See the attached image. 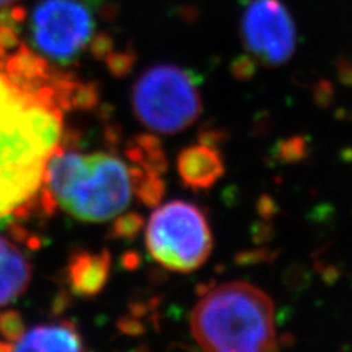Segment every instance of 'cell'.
Instances as JSON below:
<instances>
[{"instance_id": "6da1fadb", "label": "cell", "mask_w": 352, "mask_h": 352, "mask_svg": "<svg viewBox=\"0 0 352 352\" xmlns=\"http://www.w3.org/2000/svg\"><path fill=\"white\" fill-rule=\"evenodd\" d=\"M62 126L52 85L27 90L0 69V220L18 217L37 198Z\"/></svg>"}, {"instance_id": "7a4b0ae2", "label": "cell", "mask_w": 352, "mask_h": 352, "mask_svg": "<svg viewBox=\"0 0 352 352\" xmlns=\"http://www.w3.org/2000/svg\"><path fill=\"white\" fill-rule=\"evenodd\" d=\"M41 186L54 206L72 217L102 223L131 204L134 175L113 154H80L58 147L47 160Z\"/></svg>"}, {"instance_id": "3957f363", "label": "cell", "mask_w": 352, "mask_h": 352, "mask_svg": "<svg viewBox=\"0 0 352 352\" xmlns=\"http://www.w3.org/2000/svg\"><path fill=\"white\" fill-rule=\"evenodd\" d=\"M190 324L194 339L206 351L278 349L273 301L245 282L225 283L207 292L194 307Z\"/></svg>"}, {"instance_id": "277c9868", "label": "cell", "mask_w": 352, "mask_h": 352, "mask_svg": "<svg viewBox=\"0 0 352 352\" xmlns=\"http://www.w3.org/2000/svg\"><path fill=\"white\" fill-rule=\"evenodd\" d=\"M132 109L140 122L159 134H178L191 126L203 103L190 72L176 65H156L132 88Z\"/></svg>"}, {"instance_id": "5b68a950", "label": "cell", "mask_w": 352, "mask_h": 352, "mask_svg": "<svg viewBox=\"0 0 352 352\" xmlns=\"http://www.w3.org/2000/svg\"><path fill=\"white\" fill-rule=\"evenodd\" d=\"M146 245L160 266L172 272H194L213 250V236L204 213L181 200L159 207L150 216Z\"/></svg>"}, {"instance_id": "8992f818", "label": "cell", "mask_w": 352, "mask_h": 352, "mask_svg": "<svg viewBox=\"0 0 352 352\" xmlns=\"http://www.w3.org/2000/svg\"><path fill=\"white\" fill-rule=\"evenodd\" d=\"M96 21L85 0H40L31 14L30 32L49 59L71 63L94 43Z\"/></svg>"}, {"instance_id": "52a82bcc", "label": "cell", "mask_w": 352, "mask_h": 352, "mask_svg": "<svg viewBox=\"0 0 352 352\" xmlns=\"http://www.w3.org/2000/svg\"><path fill=\"white\" fill-rule=\"evenodd\" d=\"M241 40L264 66L285 65L296 47L294 19L280 0H250L241 16Z\"/></svg>"}, {"instance_id": "ba28073f", "label": "cell", "mask_w": 352, "mask_h": 352, "mask_svg": "<svg viewBox=\"0 0 352 352\" xmlns=\"http://www.w3.org/2000/svg\"><path fill=\"white\" fill-rule=\"evenodd\" d=\"M110 269H112V257L107 250L75 252L66 269V279L71 292L84 298L98 295L109 280Z\"/></svg>"}, {"instance_id": "9c48e42d", "label": "cell", "mask_w": 352, "mask_h": 352, "mask_svg": "<svg viewBox=\"0 0 352 352\" xmlns=\"http://www.w3.org/2000/svg\"><path fill=\"white\" fill-rule=\"evenodd\" d=\"M179 178L194 191L208 190L225 173L223 159L216 147L207 144L184 148L176 160Z\"/></svg>"}, {"instance_id": "30bf717a", "label": "cell", "mask_w": 352, "mask_h": 352, "mask_svg": "<svg viewBox=\"0 0 352 352\" xmlns=\"http://www.w3.org/2000/svg\"><path fill=\"white\" fill-rule=\"evenodd\" d=\"M31 263L12 241L0 236V307L15 301L31 282Z\"/></svg>"}, {"instance_id": "8fae6325", "label": "cell", "mask_w": 352, "mask_h": 352, "mask_svg": "<svg viewBox=\"0 0 352 352\" xmlns=\"http://www.w3.org/2000/svg\"><path fill=\"white\" fill-rule=\"evenodd\" d=\"M12 349L15 351H82L84 342L69 322L44 323L24 332Z\"/></svg>"}, {"instance_id": "7c38bea8", "label": "cell", "mask_w": 352, "mask_h": 352, "mask_svg": "<svg viewBox=\"0 0 352 352\" xmlns=\"http://www.w3.org/2000/svg\"><path fill=\"white\" fill-rule=\"evenodd\" d=\"M126 156L134 166H138L147 172L164 173L168 169L166 154L156 137L138 135L129 142Z\"/></svg>"}, {"instance_id": "4fadbf2b", "label": "cell", "mask_w": 352, "mask_h": 352, "mask_svg": "<svg viewBox=\"0 0 352 352\" xmlns=\"http://www.w3.org/2000/svg\"><path fill=\"white\" fill-rule=\"evenodd\" d=\"M144 226V219L138 213H125L119 216L110 228V235L116 239H134Z\"/></svg>"}, {"instance_id": "5bb4252c", "label": "cell", "mask_w": 352, "mask_h": 352, "mask_svg": "<svg viewBox=\"0 0 352 352\" xmlns=\"http://www.w3.org/2000/svg\"><path fill=\"white\" fill-rule=\"evenodd\" d=\"M24 317L18 311L6 310L0 313V336L3 338V340H6L8 344L12 345V342H16V340L24 335Z\"/></svg>"}, {"instance_id": "9a60e30c", "label": "cell", "mask_w": 352, "mask_h": 352, "mask_svg": "<svg viewBox=\"0 0 352 352\" xmlns=\"http://www.w3.org/2000/svg\"><path fill=\"white\" fill-rule=\"evenodd\" d=\"M308 153L307 141L304 137H291L288 140L280 141L276 151V157L283 163H296L305 159Z\"/></svg>"}, {"instance_id": "2e32d148", "label": "cell", "mask_w": 352, "mask_h": 352, "mask_svg": "<svg viewBox=\"0 0 352 352\" xmlns=\"http://www.w3.org/2000/svg\"><path fill=\"white\" fill-rule=\"evenodd\" d=\"M107 66L110 72L116 76L125 75L129 69L132 63H134V56H131V53H110L106 58Z\"/></svg>"}, {"instance_id": "e0dca14e", "label": "cell", "mask_w": 352, "mask_h": 352, "mask_svg": "<svg viewBox=\"0 0 352 352\" xmlns=\"http://www.w3.org/2000/svg\"><path fill=\"white\" fill-rule=\"evenodd\" d=\"M254 72H256V63L251 60L250 56L239 58L232 65V74L238 80L247 81L251 78L252 75H254Z\"/></svg>"}, {"instance_id": "ac0fdd59", "label": "cell", "mask_w": 352, "mask_h": 352, "mask_svg": "<svg viewBox=\"0 0 352 352\" xmlns=\"http://www.w3.org/2000/svg\"><path fill=\"white\" fill-rule=\"evenodd\" d=\"M198 137H200V140H201V144H207V146H212L216 148L219 144H222V142L226 141L225 131L219 129V128L203 129Z\"/></svg>"}, {"instance_id": "d6986e66", "label": "cell", "mask_w": 352, "mask_h": 352, "mask_svg": "<svg viewBox=\"0 0 352 352\" xmlns=\"http://www.w3.org/2000/svg\"><path fill=\"white\" fill-rule=\"evenodd\" d=\"M316 97H317V103L320 104H327L330 102V98L333 96V90H332V85L327 84V82H322L320 85L317 87V91H316Z\"/></svg>"}, {"instance_id": "ffe728a7", "label": "cell", "mask_w": 352, "mask_h": 352, "mask_svg": "<svg viewBox=\"0 0 352 352\" xmlns=\"http://www.w3.org/2000/svg\"><path fill=\"white\" fill-rule=\"evenodd\" d=\"M339 78L344 84L352 85V62L342 60L339 63Z\"/></svg>"}, {"instance_id": "44dd1931", "label": "cell", "mask_w": 352, "mask_h": 352, "mask_svg": "<svg viewBox=\"0 0 352 352\" xmlns=\"http://www.w3.org/2000/svg\"><path fill=\"white\" fill-rule=\"evenodd\" d=\"M258 207H260V213L263 216H266V217H270L274 212L273 210V201L269 200V198H261Z\"/></svg>"}, {"instance_id": "7402d4cb", "label": "cell", "mask_w": 352, "mask_h": 352, "mask_svg": "<svg viewBox=\"0 0 352 352\" xmlns=\"http://www.w3.org/2000/svg\"><path fill=\"white\" fill-rule=\"evenodd\" d=\"M16 2H18V0H0V10L6 9L8 6L14 5V3H16Z\"/></svg>"}, {"instance_id": "603a6c76", "label": "cell", "mask_w": 352, "mask_h": 352, "mask_svg": "<svg viewBox=\"0 0 352 352\" xmlns=\"http://www.w3.org/2000/svg\"><path fill=\"white\" fill-rule=\"evenodd\" d=\"M12 349V345L6 344V342H0V351H10Z\"/></svg>"}]
</instances>
